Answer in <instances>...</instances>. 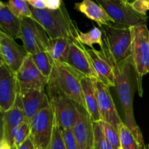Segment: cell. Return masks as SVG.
<instances>
[{
	"mask_svg": "<svg viewBox=\"0 0 149 149\" xmlns=\"http://www.w3.org/2000/svg\"><path fill=\"white\" fill-rule=\"evenodd\" d=\"M33 19L39 23L49 39L68 38L76 40L79 32L77 23L70 17L65 4L56 10H38L30 6Z\"/></svg>",
	"mask_w": 149,
	"mask_h": 149,
	"instance_id": "cell-3",
	"label": "cell"
},
{
	"mask_svg": "<svg viewBox=\"0 0 149 149\" xmlns=\"http://www.w3.org/2000/svg\"><path fill=\"white\" fill-rule=\"evenodd\" d=\"M73 41L68 38H58L49 40L47 52L49 54L54 61L65 63L69 52L70 46Z\"/></svg>",
	"mask_w": 149,
	"mask_h": 149,
	"instance_id": "cell-22",
	"label": "cell"
},
{
	"mask_svg": "<svg viewBox=\"0 0 149 149\" xmlns=\"http://www.w3.org/2000/svg\"><path fill=\"white\" fill-rule=\"evenodd\" d=\"M17 149H36V148H35L31 139L29 137L17 148Z\"/></svg>",
	"mask_w": 149,
	"mask_h": 149,
	"instance_id": "cell-35",
	"label": "cell"
},
{
	"mask_svg": "<svg viewBox=\"0 0 149 149\" xmlns=\"http://www.w3.org/2000/svg\"><path fill=\"white\" fill-rule=\"evenodd\" d=\"M19 39L29 55L46 52L49 44V37L44 28L30 17L21 19V31Z\"/></svg>",
	"mask_w": 149,
	"mask_h": 149,
	"instance_id": "cell-7",
	"label": "cell"
},
{
	"mask_svg": "<svg viewBox=\"0 0 149 149\" xmlns=\"http://www.w3.org/2000/svg\"><path fill=\"white\" fill-rule=\"evenodd\" d=\"M63 141L67 149H79L72 129H61Z\"/></svg>",
	"mask_w": 149,
	"mask_h": 149,
	"instance_id": "cell-31",
	"label": "cell"
},
{
	"mask_svg": "<svg viewBox=\"0 0 149 149\" xmlns=\"http://www.w3.org/2000/svg\"><path fill=\"white\" fill-rule=\"evenodd\" d=\"M81 45L93 47V45L97 44L101 48L103 47V32L99 27L93 26V29L87 32L79 31L77 39Z\"/></svg>",
	"mask_w": 149,
	"mask_h": 149,
	"instance_id": "cell-23",
	"label": "cell"
},
{
	"mask_svg": "<svg viewBox=\"0 0 149 149\" xmlns=\"http://www.w3.org/2000/svg\"><path fill=\"white\" fill-rule=\"evenodd\" d=\"M7 5L12 13L19 18L24 17L33 18V15L31 11L30 6L24 0H8Z\"/></svg>",
	"mask_w": 149,
	"mask_h": 149,
	"instance_id": "cell-27",
	"label": "cell"
},
{
	"mask_svg": "<svg viewBox=\"0 0 149 149\" xmlns=\"http://www.w3.org/2000/svg\"><path fill=\"white\" fill-rule=\"evenodd\" d=\"M55 113L50 106L38 113L31 121L30 138L36 149H49L53 130Z\"/></svg>",
	"mask_w": 149,
	"mask_h": 149,
	"instance_id": "cell-8",
	"label": "cell"
},
{
	"mask_svg": "<svg viewBox=\"0 0 149 149\" xmlns=\"http://www.w3.org/2000/svg\"><path fill=\"white\" fill-rule=\"evenodd\" d=\"M95 80L89 77H82L81 79V84L84 93L87 111L90 114L93 122H100L101 121V118L97 106Z\"/></svg>",
	"mask_w": 149,
	"mask_h": 149,
	"instance_id": "cell-21",
	"label": "cell"
},
{
	"mask_svg": "<svg viewBox=\"0 0 149 149\" xmlns=\"http://www.w3.org/2000/svg\"><path fill=\"white\" fill-rule=\"evenodd\" d=\"M49 98L61 129H72L79 119V105L61 94L49 96Z\"/></svg>",
	"mask_w": 149,
	"mask_h": 149,
	"instance_id": "cell-11",
	"label": "cell"
},
{
	"mask_svg": "<svg viewBox=\"0 0 149 149\" xmlns=\"http://www.w3.org/2000/svg\"><path fill=\"white\" fill-rule=\"evenodd\" d=\"M79 116L72 128L79 149H94L93 122L87 110L79 106Z\"/></svg>",
	"mask_w": 149,
	"mask_h": 149,
	"instance_id": "cell-16",
	"label": "cell"
},
{
	"mask_svg": "<svg viewBox=\"0 0 149 149\" xmlns=\"http://www.w3.org/2000/svg\"><path fill=\"white\" fill-rule=\"evenodd\" d=\"M49 149H67L62 135V130L55 116L53 130Z\"/></svg>",
	"mask_w": 149,
	"mask_h": 149,
	"instance_id": "cell-30",
	"label": "cell"
},
{
	"mask_svg": "<svg viewBox=\"0 0 149 149\" xmlns=\"http://www.w3.org/2000/svg\"><path fill=\"white\" fill-rule=\"evenodd\" d=\"M131 58L136 74L137 87L143 96V77L149 73V31L146 24L131 28Z\"/></svg>",
	"mask_w": 149,
	"mask_h": 149,
	"instance_id": "cell-5",
	"label": "cell"
},
{
	"mask_svg": "<svg viewBox=\"0 0 149 149\" xmlns=\"http://www.w3.org/2000/svg\"><path fill=\"white\" fill-rule=\"evenodd\" d=\"M119 141H120L121 148H132L134 149H140L143 146L145 142L140 143L132 131L129 129L127 126L124 122L119 130Z\"/></svg>",
	"mask_w": 149,
	"mask_h": 149,
	"instance_id": "cell-25",
	"label": "cell"
},
{
	"mask_svg": "<svg viewBox=\"0 0 149 149\" xmlns=\"http://www.w3.org/2000/svg\"><path fill=\"white\" fill-rule=\"evenodd\" d=\"M63 4V0H46V7L48 10H58L61 8Z\"/></svg>",
	"mask_w": 149,
	"mask_h": 149,
	"instance_id": "cell-33",
	"label": "cell"
},
{
	"mask_svg": "<svg viewBox=\"0 0 149 149\" xmlns=\"http://www.w3.org/2000/svg\"><path fill=\"white\" fill-rule=\"evenodd\" d=\"M130 5L137 13L143 15H147L149 11V0H135Z\"/></svg>",
	"mask_w": 149,
	"mask_h": 149,
	"instance_id": "cell-32",
	"label": "cell"
},
{
	"mask_svg": "<svg viewBox=\"0 0 149 149\" xmlns=\"http://www.w3.org/2000/svg\"><path fill=\"white\" fill-rule=\"evenodd\" d=\"M20 94L16 74L0 62V111L4 113L13 107Z\"/></svg>",
	"mask_w": 149,
	"mask_h": 149,
	"instance_id": "cell-10",
	"label": "cell"
},
{
	"mask_svg": "<svg viewBox=\"0 0 149 149\" xmlns=\"http://www.w3.org/2000/svg\"><path fill=\"white\" fill-rule=\"evenodd\" d=\"M26 119L20 94L17 97L15 104L12 109L1 114V139H4L13 147L12 134L14 130L20 126Z\"/></svg>",
	"mask_w": 149,
	"mask_h": 149,
	"instance_id": "cell-17",
	"label": "cell"
},
{
	"mask_svg": "<svg viewBox=\"0 0 149 149\" xmlns=\"http://www.w3.org/2000/svg\"><path fill=\"white\" fill-rule=\"evenodd\" d=\"M99 124L105 136L106 137L109 143L116 149H121L119 131L109 123H106L103 121H100Z\"/></svg>",
	"mask_w": 149,
	"mask_h": 149,
	"instance_id": "cell-29",
	"label": "cell"
},
{
	"mask_svg": "<svg viewBox=\"0 0 149 149\" xmlns=\"http://www.w3.org/2000/svg\"><path fill=\"white\" fill-rule=\"evenodd\" d=\"M114 20L112 26L124 29L146 25L148 15L137 13L130 4L119 0H95Z\"/></svg>",
	"mask_w": 149,
	"mask_h": 149,
	"instance_id": "cell-6",
	"label": "cell"
},
{
	"mask_svg": "<svg viewBox=\"0 0 149 149\" xmlns=\"http://www.w3.org/2000/svg\"><path fill=\"white\" fill-rule=\"evenodd\" d=\"M15 74L20 93L28 90H46L49 79L39 71L30 55Z\"/></svg>",
	"mask_w": 149,
	"mask_h": 149,
	"instance_id": "cell-13",
	"label": "cell"
},
{
	"mask_svg": "<svg viewBox=\"0 0 149 149\" xmlns=\"http://www.w3.org/2000/svg\"><path fill=\"white\" fill-rule=\"evenodd\" d=\"M96 96L101 121L109 123L119 131L124 122L119 116L110 91V87L95 80Z\"/></svg>",
	"mask_w": 149,
	"mask_h": 149,
	"instance_id": "cell-9",
	"label": "cell"
},
{
	"mask_svg": "<svg viewBox=\"0 0 149 149\" xmlns=\"http://www.w3.org/2000/svg\"><path fill=\"white\" fill-rule=\"evenodd\" d=\"M21 31V19L13 14L7 3L0 1V31L13 39H19Z\"/></svg>",
	"mask_w": 149,
	"mask_h": 149,
	"instance_id": "cell-20",
	"label": "cell"
},
{
	"mask_svg": "<svg viewBox=\"0 0 149 149\" xmlns=\"http://www.w3.org/2000/svg\"><path fill=\"white\" fill-rule=\"evenodd\" d=\"M81 78L65 63L54 61L53 70L46 87L48 97L61 94L87 110L81 84Z\"/></svg>",
	"mask_w": 149,
	"mask_h": 149,
	"instance_id": "cell-2",
	"label": "cell"
},
{
	"mask_svg": "<svg viewBox=\"0 0 149 149\" xmlns=\"http://www.w3.org/2000/svg\"><path fill=\"white\" fill-rule=\"evenodd\" d=\"M16 149H17V148H16Z\"/></svg>",
	"mask_w": 149,
	"mask_h": 149,
	"instance_id": "cell-41",
	"label": "cell"
},
{
	"mask_svg": "<svg viewBox=\"0 0 149 149\" xmlns=\"http://www.w3.org/2000/svg\"><path fill=\"white\" fill-rule=\"evenodd\" d=\"M64 63L72 68L81 77H89L99 80L86 47L77 40L73 41L71 44L68 57Z\"/></svg>",
	"mask_w": 149,
	"mask_h": 149,
	"instance_id": "cell-14",
	"label": "cell"
},
{
	"mask_svg": "<svg viewBox=\"0 0 149 149\" xmlns=\"http://www.w3.org/2000/svg\"><path fill=\"white\" fill-rule=\"evenodd\" d=\"M121 149H122V148H121Z\"/></svg>",
	"mask_w": 149,
	"mask_h": 149,
	"instance_id": "cell-42",
	"label": "cell"
},
{
	"mask_svg": "<svg viewBox=\"0 0 149 149\" xmlns=\"http://www.w3.org/2000/svg\"><path fill=\"white\" fill-rule=\"evenodd\" d=\"M103 32L100 53L110 64H119L131 56L132 31L110 26H99Z\"/></svg>",
	"mask_w": 149,
	"mask_h": 149,
	"instance_id": "cell-4",
	"label": "cell"
},
{
	"mask_svg": "<svg viewBox=\"0 0 149 149\" xmlns=\"http://www.w3.org/2000/svg\"><path fill=\"white\" fill-rule=\"evenodd\" d=\"M28 4L29 6L38 10L47 9L46 0H28Z\"/></svg>",
	"mask_w": 149,
	"mask_h": 149,
	"instance_id": "cell-34",
	"label": "cell"
},
{
	"mask_svg": "<svg viewBox=\"0 0 149 149\" xmlns=\"http://www.w3.org/2000/svg\"><path fill=\"white\" fill-rule=\"evenodd\" d=\"M0 149H12L8 143L4 139H1L0 142Z\"/></svg>",
	"mask_w": 149,
	"mask_h": 149,
	"instance_id": "cell-36",
	"label": "cell"
},
{
	"mask_svg": "<svg viewBox=\"0 0 149 149\" xmlns=\"http://www.w3.org/2000/svg\"><path fill=\"white\" fill-rule=\"evenodd\" d=\"M31 124L29 121L25 119L23 123L14 130L12 134L13 147L12 149L18 148L30 136Z\"/></svg>",
	"mask_w": 149,
	"mask_h": 149,
	"instance_id": "cell-26",
	"label": "cell"
},
{
	"mask_svg": "<svg viewBox=\"0 0 149 149\" xmlns=\"http://www.w3.org/2000/svg\"><path fill=\"white\" fill-rule=\"evenodd\" d=\"M135 1V0H127V3L128 4H130H130H132V3H133Z\"/></svg>",
	"mask_w": 149,
	"mask_h": 149,
	"instance_id": "cell-38",
	"label": "cell"
},
{
	"mask_svg": "<svg viewBox=\"0 0 149 149\" xmlns=\"http://www.w3.org/2000/svg\"><path fill=\"white\" fill-rule=\"evenodd\" d=\"M29 55L23 46L18 45L15 39L0 31V62H2L12 71L16 73Z\"/></svg>",
	"mask_w": 149,
	"mask_h": 149,
	"instance_id": "cell-12",
	"label": "cell"
},
{
	"mask_svg": "<svg viewBox=\"0 0 149 149\" xmlns=\"http://www.w3.org/2000/svg\"><path fill=\"white\" fill-rule=\"evenodd\" d=\"M110 65L114 73L115 89L125 113L124 122L132 131L136 139L140 143H143V134L137 125L134 114L133 100L137 79L131 56L121 63Z\"/></svg>",
	"mask_w": 149,
	"mask_h": 149,
	"instance_id": "cell-1",
	"label": "cell"
},
{
	"mask_svg": "<svg viewBox=\"0 0 149 149\" xmlns=\"http://www.w3.org/2000/svg\"><path fill=\"white\" fill-rule=\"evenodd\" d=\"M99 81L107 84L109 87H115V77L113 68L109 63L103 58L100 51L95 48H86Z\"/></svg>",
	"mask_w": 149,
	"mask_h": 149,
	"instance_id": "cell-19",
	"label": "cell"
},
{
	"mask_svg": "<svg viewBox=\"0 0 149 149\" xmlns=\"http://www.w3.org/2000/svg\"><path fill=\"white\" fill-rule=\"evenodd\" d=\"M30 55L39 71L49 79L52 74L54 66V61L49 54L46 51Z\"/></svg>",
	"mask_w": 149,
	"mask_h": 149,
	"instance_id": "cell-24",
	"label": "cell"
},
{
	"mask_svg": "<svg viewBox=\"0 0 149 149\" xmlns=\"http://www.w3.org/2000/svg\"><path fill=\"white\" fill-rule=\"evenodd\" d=\"M94 149H116L109 143L102 130L99 122H93Z\"/></svg>",
	"mask_w": 149,
	"mask_h": 149,
	"instance_id": "cell-28",
	"label": "cell"
},
{
	"mask_svg": "<svg viewBox=\"0 0 149 149\" xmlns=\"http://www.w3.org/2000/svg\"><path fill=\"white\" fill-rule=\"evenodd\" d=\"M74 8L84 14L87 18L97 23L99 26H110L114 23V20L103 7L93 0H82L81 2L75 3Z\"/></svg>",
	"mask_w": 149,
	"mask_h": 149,
	"instance_id": "cell-18",
	"label": "cell"
},
{
	"mask_svg": "<svg viewBox=\"0 0 149 149\" xmlns=\"http://www.w3.org/2000/svg\"><path fill=\"white\" fill-rule=\"evenodd\" d=\"M119 1H122V2L127 4V0H119Z\"/></svg>",
	"mask_w": 149,
	"mask_h": 149,
	"instance_id": "cell-39",
	"label": "cell"
},
{
	"mask_svg": "<svg viewBox=\"0 0 149 149\" xmlns=\"http://www.w3.org/2000/svg\"><path fill=\"white\" fill-rule=\"evenodd\" d=\"M24 1H28V0H24Z\"/></svg>",
	"mask_w": 149,
	"mask_h": 149,
	"instance_id": "cell-40",
	"label": "cell"
},
{
	"mask_svg": "<svg viewBox=\"0 0 149 149\" xmlns=\"http://www.w3.org/2000/svg\"><path fill=\"white\" fill-rule=\"evenodd\" d=\"M140 149H149V143L148 144H144L143 146L141 147Z\"/></svg>",
	"mask_w": 149,
	"mask_h": 149,
	"instance_id": "cell-37",
	"label": "cell"
},
{
	"mask_svg": "<svg viewBox=\"0 0 149 149\" xmlns=\"http://www.w3.org/2000/svg\"><path fill=\"white\" fill-rule=\"evenodd\" d=\"M20 97L26 119L29 122L38 113L51 105L46 90H25L20 92Z\"/></svg>",
	"mask_w": 149,
	"mask_h": 149,
	"instance_id": "cell-15",
	"label": "cell"
}]
</instances>
